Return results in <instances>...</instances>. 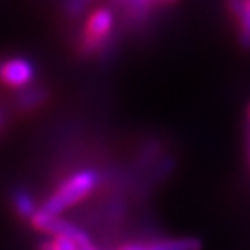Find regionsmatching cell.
Wrapping results in <instances>:
<instances>
[{
	"mask_svg": "<svg viewBox=\"0 0 250 250\" xmlns=\"http://www.w3.org/2000/svg\"><path fill=\"white\" fill-rule=\"evenodd\" d=\"M98 184V174L94 170H80L66 179L61 186L43 202L40 210L49 215L59 217L64 210L82 202L85 196L94 191Z\"/></svg>",
	"mask_w": 250,
	"mask_h": 250,
	"instance_id": "cell-1",
	"label": "cell"
},
{
	"mask_svg": "<svg viewBox=\"0 0 250 250\" xmlns=\"http://www.w3.org/2000/svg\"><path fill=\"white\" fill-rule=\"evenodd\" d=\"M115 23V14L111 9L108 7H99L89 16V20L85 23V35L82 40L83 51L87 52H96L104 45L109 39V33L113 30Z\"/></svg>",
	"mask_w": 250,
	"mask_h": 250,
	"instance_id": "cell-2",
	"label": "cell"
},
{
	"mask_svg": "<svg viewBox=\"0 0 250 250\" xmlns=\"http://www.w3.org/2000/svg\"><path fill=\"white\" fill-rule=\"evenodd\" d=\"M35 78V68L24 58H12L0 66V82L12 89H26Z\"/></svg>",
	"mask_w": 250,
	"mask_h": 250,
	"instance_id": "cell-3",
	"label": "cell"
},
{
	"mask_svg": "<svg viewBox=\"0 0 250 250\" xmlns=\"http://www.w3.org/2000/svg\"><path fill=\"white\" fill-rule=\"evenodd\" d=\"M120 250H203V243L195 236H184L148 243H127Z\"/></svg>",
	"mask_w": 250,
	"mask_h": 250,
	"instance_id": "cell-4",
	"label": "cell"
},
{
	"mask_svg": "<svg viewBox=\"0 0 250 250\" xmlns=\"http://www.w3.org/2000/svg\"><path fill=\"white\" fill-rule=\"evenodd\" d=\"M228 9L238 20V40L243 49H250V11L245 2H231Z\"/></svg>",
	"mask_w": 250,
	"mask_h": 250,
	"instance_id": "cell-5",
	"label": "cell"
},
{
	"mask_svg": "<svg viewBox=\"0 0 250 250\" xmlns=\"http://www.w3.org/2000/svg\"><path fill=\"white\" fill-rule=\"evenodd\" d=\"M47 99V90L42 87H26L23 89L18 98H16V106L21 111H33V109L40 108Z\"/></svg>",
	"mask_w": 250,
	"mask_h": 250,
	"instance_id": "cell-6",
	"label": "cell"
},
{
	"mask_svg": "<svg viewBox=\"0 0 250 250\" xmlns=\"http://www.w3.org/2000/svg\"><path fill=\"white\" fill-rule=\"evenodd\" d=\"M11 200H12V208H14L16 215L20 219H24V221H31V217L39 210V208L35 207L33 196H31L26 189H14Z\"/></svg>",
	"mask_w": 250,
	"mask_h": 250,
	"instance_id": "cell-7",
	"label": "cell"
},
{
	"mask_svg": "<svg viewBox=\"0 0 250 250\" xmlns=\"http://www.w3.org/2000/svg\"><path fill=\"white\" fill-rule=\"evenodd\" d=\"M40 250H78V247L71 240L52 238L51 242H43L40 245Z\"/></svg>",
	"mask_w": 250,
	"mask_h": 250,
	"instance_id": "cell-8",
	"label": "cell"
},
{
	"mask_svg": "<svg viewBox=\"0 0 250 250\" xmlns=\"http://www.w3.org/2000/svg\"><path fill=\"white\" fill-rule=\"evenodd\" d=\"M89 5H90L89 2H68V4H64L62 7H64V11L70 16H78V14H82V11H85Z\"/></svg>",
	"mask_w": 250,
	"mask_h": 250,
	"instance_id": "cell-9",
	"label": "cell"
},
{
	"mask_svg": "<svg viewBox=\"0 0 250 250\" xmlns=\"http://www.w3.org/2000/svg\"><path fill=\"white\" fill-rule=\"evenodd\" d=\"M4 127H5V115L2 106H0V130H4Z\"/></svg>",
	"mask_w": 250,
	"mask_h": 250,
	"instance_id": "cell-10",
	"label": "cell"
},
{
	"mask_svg": "<svg viewBox=\"0 0 250 250\" xmlns=\"http://www.w3.org/2000/svg\"><path fill=\"white\" fill-rule=\"evenodd\" d=\"M247 113H249V118H250V103H249V106H247Z\"/></svg>",
	"mask_w": 250,
	"mask_h": 250,
	"instance_id": "cell-11",
	"label": "cell"
},
{
	"mask_svg": "<svg viewBox=\"0 0 250 250\" xmlns=\"http://www.w3.org/2000/svg\"><path fill=\"white\" fill-rule=\"evenodd\" d=\"M249 160H250V136H249Z\"/></svg>",
	"mask_w": 250,
	"mask_h": 250,
	"instance_id": "cell-12",
	"label": "cell"
},
{
	"mask_svg": "<svg viewBox=\"0 0 250 250\" xmlns=\"http://www.w3.org/2000/svg\"><path fill=\"white\" fill-rule=\"evenodd\" d=\"M245 5H247V9L250 11V2H245Z\"/></svg>",
	"mask_w": 250,
	"mask_h": 250,
	"instance_id": "cell-13",
	"label": "cell"
},
{
	"mask_svg": "<svg viewBox=\"0 0 250 250\" xmlns=\"http://www.w3.org/2000/svg\"><path fill=\"white\" fill-rule=\"evenodd\" d=\"M0 66H2V62H0Z\"/></svg>",
	"mask_w": 250,
	"mask_h": 250,
	"instance_id": "cell-14",
	"label": "cell"
}]
</instances>
